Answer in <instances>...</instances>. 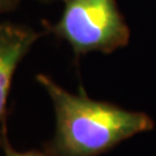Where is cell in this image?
<instances>
[{"mask_svg":"<svg viewBox=\"0 0 156 156\" xmlns=\"http://www.w3.org/2000/svg\"><path fill=\"white\" fill-rule=\"evenodd\" d=\"M36 79L50 96L56 113V134L48 151L52 156H97L154 128L153 119L144 112L91 100L84 91L73 94L44 74Z\"/></svg>","mask_w":156,"mask_h":156,"instance_id":"6da1fadb","label":"cell"},{"mask_svg":"<svg viewBox=\"0 0 156 156\" xmlns=\"http://www.w3.org/2000/svg\"><path fill=\"white\" fill-rule=\"evenodd\" d=\"M56 33L76 55L110 53L124 48L129 30L116 0H64Z\"/></svg>","mask_w":156,"mask_h":156,"instance_id":"7a4b0ae2","label":"cell"},{"mask_svg":"<svg viewBox=\"0 0 156 156\" xmlns=\"http://www.w3.org/2000/svg\"><path fill=\"white\" fill-rule=\"evenodd\" d=\"M37 38L38 35L31 29L11 23H0V147L1 123H4L13 75Z\"/></svg>","mask_w":156,"mask_h":156,"instance_id":"3957f363","label":"cell"},{"mask_svg":"<svg viewBox=\"0 0 156 156\" xmlns=\"http://www.w3.org/2000/svg\"><path fill=\"white\" fill-rule=\"evenodd\" d=\"M7 129L5 124L1 127V148L4 149L5 156H52L49 153H39V151H19L9 144V140L7 136Z\"/></svg>","mask_w":156,"mask_h":156,"instance_id":"277c9868","label":"cell"},{"mask_svg":"<svg viewBox=\"0 0 156 156\" xmlns=\"http://www.w3.org/2000/svg\"><path fill=\"white\" fill-rule=\"evenodd\" d=\"M14 1L15 0H0V14L5 12L6 9H8Z\"/></svg>","mask_w":156,"mask_h":156,"instance_id":"5b68a950","label":"cell"}]
</instances>
